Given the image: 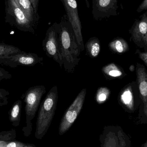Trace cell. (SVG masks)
Here are the masks:
<instances>
[{"label":"cell","mask_w":147,"mask_h":147,"mask_svg":"<svg viewBox=\"0 0 147 147\" xmlns=\"http://www.w3.org/2000/svg\"><path fill=\"white\" fill-rule=\"evenodd\" d=\"M123 136L120 129L105 126L99 136L100 147H124Z\"/></svg>","instance_id":"30bf717a"},{"label":"cell","mask_w":147,"mask_h":147,"mask_svg":"<svg viewBox=\"0 0 147 147\" xmlns=\"http://www.w3.org/2000/svg\"><path fill=\"white\" fill-rule=\"evenodd\" d=\"M117 0H92V14L96 20L117 15Z\"/></svg>","instance_id":"9c48e42d"},{"label":"cell","mask_w":147,"mask_h":147,"mask_svg":"<svg viewBox=\"0 0 147 147\" xmlns=\"http://www.w3.org/2000/svg\"><path fill=\"white\" fill-rule=\"evenodd\" d=\"M23 147H36V146L33 144H27L26 146Z\"/></svg>","instance_id":"83f0119b"},{"label":"cell","mask_w":147,"mask_h":147,"mask_svg":"<svg viewBox=\"0 0 147 147\" xmlns=\"http://www.w3.org/2000/svg\"><path fill=\"white\" fill-rule=\"evenodd\" d=\"M9 92L5 89L0 88V107L7 105Z\"/></svg>","instance_id":"7402d4cb"},{"label":"cell","mask_w":147,"mask_h":147,"mask_svg":"<svg viewBox=\"0 0 147 147\" xmlns=\"http://www.w3.org/2000/svg\"><path fill=\"white\" fill-rule=\"evenodd\" d=\"M137 80L142 99L144 103V111L147 116V73L142 65L136 70Z\"/></svg>","instance_id":"7c38bea8"},{"label":"cell","mask_w":147,"mask_h":147,"mask_svg":"<svg viewBox=\"0 0 147 147\" xmlns=\"http://www.w3.org/2000/svg\"><path fill=\"white\" fill-rule=\"evenodd\" d=\"M36 14H38V10L40 0H30Z\"/></svg>","instance_id":"484cf974"},{"label":"cell","mask_w":147,"mask_h":147,"mask_svg":"<svg viewBox=\"0 0 147 147\" xmlns=\"http://www.w3.org/2000/svg\"><path fill=\"white\" fill-rule=\"evenodd\" d=\"M16 132L15 129H11L0 132V147H6L7 144L15 140Z\"/></svg>","instance_id":"d6986e66"},{"label":"cell","mask_w":147,"mask_h":147,"mask_svg":"<svg viewBox=\"0 0 147 147\" xmlns=\"http://www.w3.org/2000/svg\"><path fill=\"white\" fill-rule=\"evenodd\" d=\"M144 147H147V142L145 144V146H144Z\"/></svg>","instance_id":"f546056e"},{"label":"cell","mask_w":147,"mask_h":147,"mask_svg":"<svg viewBox=\"0 0 147 147\" xmlns=\"http://www.w3.org/2000/svg\"><path fill=\"white\" fill-rule=\"evenodd\" d=\"M12 74L4 69L0 67V81L3 80L10 79L12 78Z\"/></svg>","instance_id":"603a6c76"},{"label":"cell","mask_w":147,"mask_h":147,"mask_svg":"<svg viewBox=\"0 0 147 147\" xmlns=\"http://www.w3.org/2000/svg\"><path fill=\"white\" fill-rule=\"evenodd\" d=\"M86 93V89H82L65 112L59 128V135H63L68 132L76 121L83 108Z\"/></svg>","instance_id":"8992f818"},{"label":"cell","mask_w":147,"mask_h":147,"mask_svg":"<svg viewBox=\"0 0 147 147\" xmlns=\"http://www.w3.org/2000/svg\"><path fill=\"white\" fill-rule=\"evenodd\" d=\"M110 94V90L108 87H100L98 89L96 93V102L99 104L104 103L108 100Z\"/></svg>","instance_id":"ffe728a7"},{"label":"cell","mask_w":147,"mask_h":147,"mask_svg":"<svg viewBox=\"0 0 147 147\" xmlns=\"http://www.w3.org/2000/svg\"><path fill=\"white\" fill-rule=\"evenodd\" d=\"M59 23L54 22L47 31L42 47L46 55L48 57L52 58L62 68L63 63L59 50Z\"/></svg>","instance_id":"5b68a950"},{"label":"cell","mask_w":147,"mask_h":147,"mask_svg":"<svg viewBox=\"0 0 147 147\" xmlns=\"http://www.w3.org/2000/svg\"><path fill=\"white\" fill-rule=\"evenodd\" d=\"M86 53L92 58L98 57L101 50L100 41L97 38L92 37L89 39L84 45Z\"/></svg>","instance_id":"9a60e30c"},{"label":"cell","mask_w":147,"mask_h":147,"mask_svg":"<svg viewBox=\"0 0 147 147\" xmlns=\"http://www.w3.org/2000/svg\"><path fill=\"white\" fill-rule=\"evenodd\" d=\"M65 8L66 15L73 28L78 44L81 51L85 50L82 34V26L78 12L76 0H61Z\"/></svg>","instance_id":"ba28073f"},{"label":"cell","mask_w":147,"mask_h":147,"mask_svg":"<svg viewBox=\"0 0 147 147\" xmlns=\"http://www.w3.org/2000/svg\"><path fill=\"white\" fill-rule=\"evenodd\" d=\"M86 2V6L87 7H90V4H89V0H85Z\"/></svg>","instance_id":"f1b7e54d"},{"label":"cell","mask_w":147,"mask_h":147,"mask_svg":"<svg viewBox=\"0 0 147 147\" xmlns=\"http://www.w3.org/2000/svg\"><path fill=\"white\" fill-rule=\"evenodd\" d=\"M58 100L57 86L52 87L40 104L36 122L35 137L42 140L49 129L53 120Z\"/></svg>","instance_id":"7a4b0ae2"},{"label":"cell","mask_w":147,"mask_h":147,"mask_svg":"<svg viewBox=\"0 0 147 147\" xmlns=\"http://www.w3.org/2000/svg\"><path fill=\"white\" fill-rule=\"evenodd\" d=\"M59 47L63 66L68 73H73L80 60L81 49L66 15L63 16L59 23Z\"/></svg>","instance_id":"6da1fadb"},{"label":"cell","mask_w":147,"mask_h":147,"mask_svg":"<svg viewBox=\"0 0 147 147\" xmlns=\"http://www.w3.org/2000/svg\"><path fill=\"white\" fill-rule=\"evenodd\" d=\"M109 47L112 52L121 54L127 51L128 45L123 39L117 38L110 42Z\"/></svg>","instance_id":"e0dca14e"},{"label":"cell","mask_w":147,"mask_h":147,"mask_svg":"<svg viewBox=\"0 0 147 147\" xmlns=\"http://www.w3.org/2000/svg\"><path fill=\"white\" fill-rule=\"evenodd\" d=\"M44 59L32 53L20 52L0 57V64L14 68L19 66H33L38 64H43Z\"/></svg>","instance_id":"52a82bcc"},{"label":"cell","mask_w":147,"mask_h":147,"mask_svg":"<svg viewBox=\"0 0 147 147\" xmlns=\"http://www.w3.org/2000/svg\"><path fill=\"white\" fill-rule=\"evenodd\" d=\"M132 36L136 43L146 42L147 38V11L140 20H136L132 30Z\"/></svg>","instance_id":"8fae6325"},{"label":"cell","mask_w":147,"mask_h":147,"mask_svg":"<svg viewBox=\"0 0 147 147\" xmlns=\"http://www.w3.org/2000/svg\"><path fill=\"white\" fill-rule=\"evenodd\" d=\"M5 21L21 31L34 33V26L15 0H5Z\"/></svg>","instance_id":"277c9868"},{"label":"cell","mask_w":147,"mask_h":147,"mask_svg":"<svg viewBox=\"0 0 147 147\" xmlns=\"http://www.w3.org/2000/svg\"><path fill=\"white\" fill-rule=\"evenodd\" d=\"M147 9V0H143L140 5L139 6L137 9V11L138 12H142L144 10Z\"/></svg>","instance_id":"d4e9b609"},{"label":"cell","mask_w":147,"mask_h":147,"mask_svg":"<svg viewBox=\"0 0 147 147\" xmlns=\"http://www.w3.org/2000/svg\"><path fill=\"white\" fill-rule=\"evenodd\" d=\"M18 6L23 11L28 19L35 26L39 20V16L34 11L30 0H15Z\"/></svg>","instance_id":"4fadbf2b"},{"label":"cell","mask_w":147,"mask_h":147,"mask_svg":"<svg viewBox=\"0 0 147 147\" xmlns=\"http://www.w3.org/2000/svg\"><path fill=\"white\" fill-rule=\"evenodd\" d=\"M46 92V90L44 85L35 86L29 88L21 97L26 104L25 109L26 125L22 129L26 137H28L31 135L32 130V121L35 117L41 98Z\"/></svg>","instance_id":"3957f363"},{"label":"cell","mask_w":147,"mask_h":147,"mask_svg":"<svg viewBox=\"0 0 147 147\" xmlns=\"http://www.w3.org/2000/svg\"><path fill=\"white\" fill-rule=\"evenodd\" d=\"M21 51L20 49L16 47L0 42V57L7 56Z\"/></svg>","instance_id":"44dd1931"},{"label":"cell","mask_w":147,"mask_h":147,"mask_svg":"<svg viewBox=\"0 0 147 147\" xmlns=\"http://www.w3.org/2000/svg\"><path fill=\"white\" fill-rule=\"evenodd\" d=\"M22 102L21 100L16 101L9 111V118L12 125L18 127L20 122Z\"/></svg>","instance_id":"5bb4252c"},{"label":"cell","mask_w":147,"mask_h":147,"mask_svg":"<svg viewBox=\"0 0 147 147\" xmlns=\"http://www.w3.org/2000/svg\"><path fill=\"white\" fill-rule=\"evenodd\" d=\"M146 41H147V40H146Z\"/></svg>","instance_id":"4dcf8cb0"},{"label":"cell","mask_w":147,"mask_h":147,"mask_svg":"<svg viewBox=\"0 0 147 147\" xmlns=\"http://www.w3.org/2000/svg\"><path fill=\"white\" fill-rule=\"evenodd\" d=\"M122 103L129 110H133L134 107V98L133 93L130 88L125 89L120 97Z\"/></svg>","instance_id":"ac0fdd59"},{"label":"cell","mask_w":147,"mask_h":147,"mask_svg":"<svg viewBox=\"0 0 147 147\" xmlns=\"http://www.w3.org/2000/svg\"><path fill=\"white\" fill-rule=\"evenodd\" d=\"M140 58L147 65V52L146 53H140Z\"/></svg>","instance_id":"4316f807"},{"label":"cell","mask_w":147,"mask_h":147,"mask_svg":"<svg viewBox=\"0 0 147 147\" xmlns=\"http://www.w3.org/2000/svg\"><path fill=\"white\" fill-rule=\"evenodd\" d=\"M26 145L27 143L14 140L9 142L6 147H23Z\"/></svg>","instance_id":"cb8c5ba5"},{"label":"cell","mask_w":147,"mask_h":147,"mask_svg":"<svg viewBox=\"0 0 147 147\" xmlns=\"http://www.w3.org/2000/svg\"><path fill=\"white\" fill-rule=\"evenodd\" d=\"M101 71L107 79L119 78L123 74L121 70L114 63H111L103 66Z\"/></svg>","instance_id":"2e32d148"}]
</instances>
